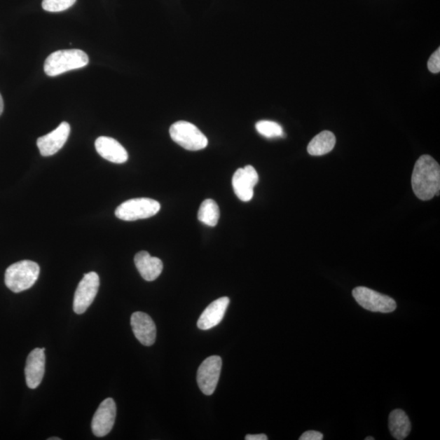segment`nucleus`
<instances>
[{"mask_svg": "<svg viewBox=\"0 0 440 440\" xmlns=\"http://www.w3.org/2000/svg\"><path fill=\"white\" fill-rule=\"evenodd\" d=\"M412 187L415 195L422 201H428L439 195L440 167L429 155H422L415 164Z\"/></svg>", "mask_w": 440, "mask_h": 440, "instance_id": "f257e3e1", "label": "nucleus"}, {"mask_svg": "<svg viewBox=\"0 0 440 440\" xmlns=\"http://www.w3.org/2000/svg\"><path fill=\"white\" fill-rule=\"evenodd\" d=\"M88 63V56L82 50H60L49 55L44 63V71L48 76L55 77L87 67Z\"/></svg>", "mask_w": 440, "mask_h": 440, "instance_id": "f03ea898", "label": "nucleus"}, {"mask_svg": "<svg viewBox=\"0 0 440 440\" xmlns=\"http://www.w3.org/2000/svg\"><path fill=\"white\" fill-rule=\"evenodd\" d=\"M39 273L38 263L31 260H22L7 268L4 277L5 284L14 293L27 291L36 284Z\"/></svg>", "mask_w": 440, "mask_h": 440, "instance_id": "7ed1b4c3", "label": "nucleus"}, {"mask_svg": "<svg viewBox=\"0 0 440 440\" xmlns=\"http://www.w3.org/2000/svg\"><path fill=\"white\" fill-rule=\"evenodd\" d=\"M170 135L179 146L189 151H198L208 146V139L191 123L179 121L170 128Z\"/></svg>", "mask_w": 440, "mask_h": 440, "instance_id": "20e7f679", "label": "nucleus"}, {"mask_svg": "<svg viewBox=\"0 0 440 440\" xmlns=\"http://www.w3.org/2000/svg\"><path fill=\"white\" fill-rule=\"evenodd\" d=\"M160 209L161 205L153 199L134 198L120 205L115 211V216L124 221H136L154 216Z\"/></svg>", "mask_w": 440, "mask_h": 440, "instance_id": "39448f33", "label": "nucleus"}, {"mask_svg": "<svg viewBox=\"0 0 440 440\" xmlns=\"http://www.w3.org/2000/svg\"><path fill=\"white\" fill-rule=\"evenodd\" d=\"M352 295L359 305L370 312L390 313L397 309V303L393 298L367 287L355 288Z\"/></svg>", "mask_w": 440, "mask_h": 440, "instance_id": "423d86ee", "label": "nucleus"}, {"mask_svg": "<svg viewBox=\"0 0 440 440\" xmlns=\"http://www.w3.org/2000/svg\"><path fill=\"white\" fill-rule=\"evenodd\" d=\"M99 277L94 272L84 275L79 282L74 298V311L78 315L83 314L91 306L99 291Z\"/></svg>", "mask_w": 440, "mask_h": 440, "instance_id": "0eeeda50", "label": "nucleus"}, {"mask_svg": "<svg viewBox=\"0 0 440 440\" xmlns=\"http://www.w3.org/2000/svg\"><path fill=\"white\" fill-rule=\"evenodd\" d=\"M221 369L222 359L218 356L209 357L201 364L198 371L197 381L203 394L212 396L216 391Z\"/></svg>", "mask_w": 440, "mask_h": 440, "instance_id": "6e6552de", "label": "nucleus"}, {"mask_svg": "<svg viewBox=\"0 0 440 440\" xmlns=\"http://www.w3.org/2000/svg\"><path fill=\"white\" fill-rule=\"evenodd\" d=\"M116 413V404L113 399L107 398L99 404L92 422V429L95 436L104 437L112 431Z\"/></svg>", "mask_w": 440, "mask_h": 440, "instance_id": "1a4fd4ad", "label": "nucleus"}, {"mask_svg": "<svg viewBox=\"0 0 440 440\" xmlns=\"http://www.w3.org/2000/svg\"><path fill=\"white\" fill-rule=\"evenodd\" d=\"M259 182V174L252 166L239 168L233 177V187L237 197L242 202H249L254 197V188Z\"/></svg>", "mask_w": 440, "mask_h": 440, "instance_id": "9d476101", "label": "nucleus"}, {"mask_svg": "<svg viewBox=\"0 0 440 440\" xmlns=\"http://www.w3.org/2000/svg\"><path fill=\"white\" fill-rule=\"evenodd\" d=\"M71 133V126L67 122H63L59 127L37 141V146L42 156L49 157L57 153L67 143Z\"/></svg>", "mask_w": 440, "mask_h": 440, "instance_id": "9b49d317", "label": "nucleus"}, {"mask_svg": "<svg viewBox=\"0 0 440 440\" xmlns=\"http://www.w3.org/2000/svg\"><path fill=\"white\" fill-rule=\"evenodd\" d=\"M131 326L135 336L144 346H152L156 340L157 329L148 314L137 312L132 315Z\"/></svg>", "mask_w": 440, "mask_h": 440, "instance_id": "f8f14e48", "label": "nucleus"}, {"mask_svg": "<svg viewBox=\"0 0 440 440\" xmlns=\"http://www.w3.org/2000/svg\"><path fill=\"white\" fill-rule=\"evenodd\" d=\"M45 348H36L29 354L25 375L27 387L36 389L42 383L45 372Z\"/></svg>", "mask_w": 440, "mask_h": 440, "instance_id": "ddd939ff", "label": "nucleus"}, {"mask_svg": "<svg viewBox=\"0 0 440 440\" xmlns=\"http://www.w3.org/2000/svg\"><path fill=\"white\" fill-rule=\"evenodd\" d=\"M99 156L113 163L122 164L128 160L127 150L116 139L111 137H101L95 142Z\"/></svg>", "mask_w": 440, "mask_h": 440, "instance_id": "4468645a", "label": "nucleus"}, {"mask_svg": "<svg viewBox=\"0 0 440 440\" xmlns=\"http://www.w3.org/2000/svg\"><path fill=\"white\" fill-rule=\"evenodd\" d=\"M230 300L228 297L219 298L205 309L198 322V327L208 330L218 326L226 312Z\"/></svg>", "mask_w": 440, "mask_h": 440, "instance_id": "2eb2a0df", "label": "nucleus"}, {"mask_svg": "<svg viewBox=\"0 0 440 440\" xmlns=\"http://www.w3.org/2000/svg\"><path fill=\"white\" fill-rule=\"evenodd\" d=\"M134 261L139 274L147 282L155 281L163 270L162 260L152 257L147 252L137 253Z\"/></svg>", "mask_w": 440, "mask_h": 440, "instance_id": "dca6fc26", "label": "nucleus"}, {"mask_svg": "<svg viewBox=\"0 0 440 440\" xmlns=\"http://www.w3.org/2000/svg\"><path fill=\"white\" fill-rule=\"evenodd\" d=\"M390 432L394 439L403 440L411 432V422L402 409H394L389 416Z\"/></svg>", "mask_w": 440, "mask_h": 440, "instance_id": "f3484780", "label": "nucleus"}, {"mask_svg": "<svg viewBox=\"0 0 440 440\" xmlns=\"http://www.w3.org/2000/svg\"><path fill=\"white\" fill-rule=\"evenodd\" d=\"M336 144V137L329 131H324L317 135L308 146V152L312 156H322L331 152Z\"/></svg>", "mask_w": 440, "mask_h": 440, "instance_id": "a211bd4d", "label": "nucleus"}, {"mask_svg": "<svg viewBox=\"0 0 440 440\" xmlns=\"http://www.w3.org/2000/svg\"><path fill=\"white\" fill-rule=\"evenodd\" d=\"M220 216L219 208L212 199H207L199 208L198 217L200 222L208 226H216Z\"/></svg>", "mask_w": 440, "mask_h": 440, "instance_id": "6ab92c4d", "label": "nucleus"}, {"mask_svg": "<svg viewBox=\"0 0 440 440\" xmlns=\"http://www.w3.org/2000/svg\"><path fill=\"white\" fill-rule=\"evenodd\" d=\"M257 132L263 137L272 139L284 136L281 125L272 121H259L256 125Z\"/></svg>", "mask_w": 440, "mask_h": 440, "instance_id": "aec40b11", "label": "nucleus"}, {"mask_svg": "<svg viewBox=\"0 0 440 440\" xmlns=\"http://www.w3.org/2000/svg\"><path fill=\"white\" fill-rule=\"evenodd\" d=\"M76 0H43L42 7L45 11L59 13L71 8Z\"/></svg>", "mask_w": 440, "mask_h": 440, "instance_id": "412c9836", "label": "nucleus"}, {"mask_svg": "<svg viewBox=\"0 0 440 440\" xmlns=\"http://www.w3.org/2000/svg\"><path fill=\"white\" fill-rule=\"evenodd\" d=\"M428 69L433 74H438L440 71V48L434 52L428 61Z\"/></svg>", "mask_w": 440, "mask_h": 440, "instance_id": "4be33fe9", "label": "nucleus"}, {"mask_svg": "<svg viewBox=\"0 0 440 440\" xmlns=\"http://www.w3.org/2000/svg\"><path fill=\"white\" fill-rule=\"evenodd\" d=\"M300 440H322L323 439V434L321 432L316 431H309L304 432Z\"/></svg>", "mask_w": 440, "mask_h": 440, "instance_id": "5701e85b", "label": "nucleus"}, {"mask_svg": "<svg viewBox=\"0 0 440 440\" xmlns=\"http://www.w3.org/2000/svg\"><path fill=\"white\" fill-rule=\"evenodd\" d=\"M246 440H267L268 438L266 434H247L246 436Z\"/></svg>", "mask_w": 440, "mask_h": 440, "instance_id": "b1692460", "label": "nucleus"}, {"mask_svg": "<svg viewBox=\"0 0 440 440\" xmlns=\"http://www.w3.org/2000/svg\"><path fill=\"white\" fill-rule=\"evenodd\" d=\"M3 111H4V101H3L1 94H0V115L2 114Z\"/></svg>", "mask_w": 440, "mask_h": 440, "instance_id": "393cba45", "label": "nucleus"}, {"mask_svg": "<svg viewBox=\"0 0 440 440\" xmlns=\"http://www.w3.org/2000/svg\"><path fill=\"white\" fill-rule=\"evenodd\" d=\"M48 440H61V439L57 438V437H54V438H49Z\"/></svg>", "mask_w": 440, "mask_h": 440, "instance_id": "a878e982", "label": "nucleus"}, {"mask_svg": "<svg viewBox=\"0 0 440 440\" xmlns=\"http://www.w3.org/2000/svg\"><path fill=\"white\" fill-rule=\"evenodd\" d=\"M366 439V440H373V439H374V438H373V437H371V436H369V437H367Z\"/></svg>", "mask_w": 440, "mask_h": 440, "instance_id": "bb28decb", "label": "nucleus"}]
</instances>
